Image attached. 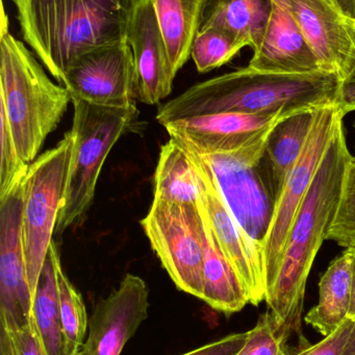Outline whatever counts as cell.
Here are the masks:
<instances>
[{"label": "cell", "mask_w": 355, "mask_h": 355, "mask_svg": "<svg viewBox=\"0 0 355 355\" xmlns=\"http://www.w3.org/2000/svg\"><path fill=\"white\" fill-rule=\"evenodd\" d=\"M126 42L135 60L137 98L156 105L170 95L175 76L151 0H133Z\"/></svg>", "instance_id": "cell-15"}, {"label": "cell", "mask_w": 355, "mask_h": 355, "mask_svg": "<svg viewBox=\"0 0 355 355\" xmlns=\"http://www.w3.org/2000/svg\"><path fill=\"white\" fill-rule=\"evenodd\" d=\"M344 116L345 114L336 103L329 104L318 110L302 156L288 175L263 246L267 295L274 287L279 277L286 242L296 213L314 180L338 126L343 122Z\"/></svg>", "instance_id": "cell-9"}, {"label": "cell", "mask_w": 355, "mask_h": 355, "mask_svg": "<svg viewBox=\"0 0 355 355\" xmlns=\"http://www.w3.org/2000/svg\"><path fill=\"white\" fill-rule=\"evenodd\" d=\"M352 252V306H350L349 316L348 318L355 321V246L349 248Z\"/></svg>", "instance_id": "cell-35"}, {"label": "cell", "mask_w": 355, "mask_h": 355, "mask_svg": "<svg viewBox=\"0 0 355 355\" xmlns=\"http://www.w3.org/2000/svg\"><path fill=\"white\" fill-rule=\"evenodd\" d=\"M273 8L274 0H206L200 27H224L254 52L262 44Z\"/></svg>", "instance_id": "cell-21"}, {"label": "cell", "mask_w": 355, "mask_h": 355, "mask_svg": "<svg viewBox=\"0 0 355 355\" xmlns=\"http://www.w3.org/2000/svg\"><path fill=\"white\" fill-rule=\"evenodd\" d=\"M354 127H355V124H354Z\"/></svg>", "instance_id": "cell-38"}, {"label": "cell", "mask_w": 355, "mask_h": 355, "mask_svg": "<svg viewBox=\"0 0 355 355\" xmlns=\"http://www.w3.org/2000/svg\"><path fill=\"white\" fill-rule=\"evenodd\" d=\"M248 336L249 331L233 334L183 355H237L245 345Z\"/></svg>", "instance_id": "cell-31"}, {"label": "cell", "mask_w": 355, "mask_h": 355, "mask_svg": "<svg viewBox=\"0 0 355 355\" xmlns=\"http://www.w3.org/2000/svg\"><path fill=\"white\" fill-rule=\"evenodd\" d=\"M318 110H304L283 118L277 123L269 135L258 166L276 202L288 175L306 147Z\"/></svg>", "instance_id": "cell-18"}, {"label": "cell", "mask_w": 355, "mask_h": 355, "mask_svg": "<svg viewBox=\"0 0 355 355\" xmlns=\"http://www.w3.org/2000/svg\"><path fill=\"white\" fill-rule=\"evenodd\" d=\"M355 42V24L354 26ZM339 110L344 114L355 112V58L347 72L340 78L339 91L336 100Z\"/></svg>", "instance_id": "cell-33"}, {"label": "cell", "mask_w": 355, "mask_h": 355, "mask_svg": "<svg viewBox=\"0 0 355 355\" xmlns=\"http://www.w3.org/2000/svg\"><path fill=\"white\" fill-rule=\"evenodd\" d=\"M23 41L63 83L75 58L126 41L133 0H12Z\"/></svg>", "instance_id": "cell-3"}, {"label": "cell", "mask_w": 355, "mask_h": 355, "mask_svg": "<svg viewBox=\"0 0 355 355\" xmlns=\"http://www.w3.org/2000/svg\"><path fill=\"white\" fill-rule=\"evenodd\" d=\"M24 178L0 198V333L8 335L26 327L33 310L22 238Z\"/></svg>", "instance_id": "cell-12"}, {"label": "cell", "mask_w": 355, "mask_h": 355, "mask_svg": "<svg viewBox=\"0 0 355 355\" xmlns=\"http://www.w3.org/2000/svg\"><path fill=\"white\" fill-rule=\"evenodd\" d=\"M340 76L336 73L290 75L240 69L190 87L158 110L165 124L219 112L279 114L289 116L336 103Z\"/></svg>", "instance_id": "cell-2"}, {"label": "cell", "mask_w": 355, "mask_h": 355, "mask_svg": "<svg viewBox=\"0 0 355 355\" xmlns=\"http://www.w3.org/2000/svg\"><path fill=\"white\" fill-rule=\"evenodd\" d=\"M154 200L197 206V173L185 148L170 139L160 147L154 178Z\"/></svg>", "instance_id": "cell-24"}, {"label": "cell", "mask_w": 355, "mask_h": 355, "mask_svg": "<svg viewBox=\"0 0 355 355\" xmlns=\"http://www.w3.org/2000/svg\"><path fill=\"white\" fill-rule=\"evenodd\" d=\"M63 85L71 98L94 105H135L137 79L131 46L124 41L81 54L67 69Z\"/></svg>", "instance_id": "cell-11"}, {"label": "cell", "mask_w": 355, "mask_h": 355, "mask_svg": "<svg viewBox=\"0 0 355 355\" xmlns=\"http://www.w3.org/2000/svg\"><path fill=\"white\" fill-rule=\"evenodd\" d=\"M183 148L197 173L199 184L197 207L200 215L212 230L221 250L237 272L248 302L258 306L263 300H266L267 295L262 248L244 232L229 210L204 157Z\"/></svg>", "instance_id": "cell-10"}, {"label": "cell", "mask_w": 355, "mask_h": 355, "mask_svg": "<svg viewBox=\"0 0 355 355\" xmlns=\"http://www.w3.org/2000/svg\"><path fill=\"white\" fill-rule=\"evenodd\" d=\"M58 245L52 241L33 295L31 320L46 355H67L58 308L56 261Z\"/></svg>", "instance_id": "cell-22"}, {"label": "cell", "mask_w": 355, "mask_h": 355, "mask_svg": "<svg viewBox=\"0 0 355 355\" xmlns=\"http://www.w3.org/2000/svg\"><path fill=\"white\" fill-rule=\"evenodd\" d=\"M0 60V107L19 155L31 164L48 135L58 128L72 98L66 87L52 83L37 58L8 31L4 12Z\"/></svg>", "instance_id": "cell-4"}, {"label": "cell", "mask_w": 355, "mask_h": 355, "mask_svg": "<svg viewBox=\"0 0 355 355\" xmlns=\"http://www.w3.org/2000/svg\"><path fill=\"white\" fill-rule=\"evenodd\" d=\"M348 173H349V174L355 179V156L352 157V162H350L349 168H348Z\"/></svg>", "instance_id": "cell-37"}, {"label": "cell", "mask_w": 355, "mask_h": 355, "mask_svg": "<svg viewBox=\"0 0 355 355\" xmlns=\"http://www.w3.org/2000/svg\"><path fill=\"white\" fill-rule=\"evenodd\" d=\"M293 17L318 56L323 70L340 78L355 58L354 23L333 0H275Z\"/></svg>", "instance_id": "cell-16"}, {"label": "cell", "mask_w": 355, "mask_h": 355, "mask_svg": "<svg viewBox=\"0 0 355 355\" xmlns=\"http://www.w3.org/2000/svg\"><path fill=\"white\" fill-rule=\"evenodd\" d=\"M327 240L345 248L355 246V179L347 172L341 204Z\"/></svg>", "instance_id": "cell-28"}, {"label": "cell", "mask_w": 355, "mask_h": 355, "mask_svg": "<svg viewBox=\"0 0 355 355\" xmlns=\"http://www.w3.org/2000/svg\"><path fill=\"white\" fill-rule=\"evenodd\" d=\"M342 355H355V324Z\"/></svg>", "instance_id": "cell-36"}, {"label": "cell", "mask_w": 355, "mask_h": 355, "mask_svg": "<svg viewBox=\"0 0 355 355\" xmlns=\"http://www.w3.org/2000/svg\"><path fill=\"white\" fill-rule=\"evenodd\" d=\"M58 275V308L67 355H79L85 344V334L89 329L87 310L83 296L69 281L60 264L56 261Z\"/></svg>", "instance_id": "cell-25"}, {"label": "cell", "mask_w": 355, "mask_h": 355, "mask_svg": "<svg viewBox=\"0 0 355 355\" xmlns=\"http://www.w3.org/2000/svg\"><path fill=\"white\" fill-rule=\"evenodd\" d=\"M245 44L233 31L218 26H201L192 45L191 58L199 73H208L231 62Z\"/></svg>", "instance_id": "cell-26"}, {"label": "cell", "mask_w": 355, "mask_h": 355, "mask_svg": "<svg viewBox=\"0 0 355 355\" xmlns=\"http://www.w3.org/2000/svg\"><path fill=\"white\" fill-rule=\"evenodd\" d=\"M354 324L355 321L348 318L339 329H336L331 335L327 336L324 340L316 345L304 348L294 354L287 352L285 355H342Z\"/></svg>", "instance_id": "cell-30"}, {"label": "cell", "mask_w": 355, "mask_h": 355, "mask_svg": "<svg viewBox=\"0 0 355 355\" xmlns=\"http://www.w3.org/2000/svg\"><path fill=\"white\" fill-rule=\"evenodd\" d=\"M166 42L173 75L191 58L206 0H151Z\"/></svg>", "instance_id": "cell-23"}, {"label": "cell", "mask_w": 355, "mask_h": 355, "mask_svg": "<svg viewBox=\"0 0 355 355\" xmlns=\"http://www.w3.org/2000/svg\"><path fill=\"white\" fill-rule=\"evenodd\" d=\"M202 223L204 293L201 300L219 312L225 314L239 312L249 304L245 290L212 230L204 219Z\"/></svg>", "instance_id": "cell-20"}, {"label": "cell", "mask_w": 355, "mask_h": 355, "mask_svg": "<svg viewBox=\"0 0 355 355\" xmlns=\"http://www.w3.org/2000/svg\"><path fill=\"white\" fill-rule=\"evenodd\" d=\"M141 225L175 286L201 300L204 223L198 207L154 200Z\"/></svg>", "instance_id": "cell-7"}, {"label": "cell", "mask_w": 355, "mask_h": 355, "mask_svg": "<svg viewBox=\"0 0 355 355\" xmlns=\"http://www.w3.org/2000/svg\"><path fill=\"white\" fill-rule=\"evenodd\" d=\"M248 67L261 72L302 75L325 72L318 56L289 12L274 0L262 44Z\"/></svg>", "instance_id": "cell-17"}, {"label": "cell", "mask_w": 355, "mask_h": 355, "mask_svg": "<svg viewBox=\"0 0 355 355\" xmlns=\"http://www.w3.org/2000/svg\"><path fill=\"white\" fill-rule=\"evenodd\" d=\"M283 118L279 114L219 112L181 119L164 127L171 139L200 155L227 156L256 164L269 135Z\"/></svg>", "instance_id": "cell-8"}, {"label": "cell", "mask_w": 355, "mask_h": 355, "mask_svg": "<svg viewBox=\"0 0 355 355\" xmlns=\"http://www.w3.org/2000/svg\"><path fill=\"white\" fill-rule=\"evenodd\" d=\"M352 157L341 122L296 213L279 277L266 297L275 329L286 343L295 334L302 346L308 345L302 331L306 282L337 216Z\"/></svg>", "instance_id": "cell-1"}, {"label": "cell", "mask_w": 355, "mask_h": 355, "mask_svg": "<svg viewBox=\"0 0 355 355\" xmlns=\"http://www.w3.org/2000/svg\"><path fill=\"white\" fill-rule=\"evenodd\" d=\"M149 289L144 279L127 273L118 289L100 300L89 320V334L79 355H120L147 319Z\"/></svg>", "instance_id": "cell-14"}, {"label": "cell", "mask_w": 355, "mask_h": 355, "mask_svg": "<svg viewBox=\"0 0 355 355\" xmlns=\"http://www.w3.org/2000/svg\"><path fill=\"white\" fill-rule=\"evenodd\" d=\"M0 198L6 196L26 175L29 164L23 162L3 110L0 107Z\"/></svg>", "instance_id": "cell-27"}, {"label": "cell", "mask_w": 355, "mask_h": 355, "mask_svg": "<svg viewBox=\"0 0 355 355\" xmlns=\"http://www.w3.org/2000/svg\"><path fill=\"white\" fill-rule=\"evenodd\" d=\"M352 296V252L336 259L319 283V302L306 316V322L321 335L333 334L348 319Z\"/></svg>", "instance_id": "cell-19"}, {"label": "cell", "mask_w": 355, "mask_h": 355, "mask_svg": "<svg viewBox=\"0 0 355 355\" xmlns=\"http://www.w3.org/2000/svg\"><path fill=\"white\" fill-rule=\"evenodd\" d=\"M73 137L38 156L28 166L23 183L22 238L27 277L35 295L52 235L56 233L72 151Z\"/></svg>", "instance_id": "cell-6"}, {"label": "cell", "mask_w": 355, "mask_h": 355, "mask_svg": "<svg viewBox=\"0 0 355 355\" xmlns=\"http://www.w3.org/2000/svg\"><path fill=\"white\" fill-rule=\"evenodd\" d=\"M8 336H10L12 339L14 355H46L33 329L31 320L26 327Z\"/></svg>", "instance_id": "cell-32"}, {"label": "cell", "mask_w": 355, "mask_h": 355, "mask_svg": "<svg viewBox=\"0 0 355 355\" xmlns=\"http://www.w3.org/2000/svg\"><path fill=\"white\" fill-rule=\"evenodd\" d=\"M201 156L210 166L229 210L263 250L276 200L260 166L227 156Z\"/></svg>", "instance_id": "cell-13"}, {"label": "cell", "mask_w": 355, "mask_h": 355, "mask_svg": "<svg viewBox=\"0 0 355 355\" xmlns=\"http://www.w3.org/2000/svg\"><path fill=\"white\" fill-rule=\"evenodd\" d=\"M286 344L275 329L270 313H266L249 331L245 345L237 355H285Z\"/></svg>", "instance_id": "cell-29"}, {"label": "cell", "mask_w": 355, "mask_h": 355, "mask_svg": "<svg viewBox=\"0 0 355 355\" xmlns=\"http://www.w3.org/2000/svg\"><path fill=\"white\" fill-rule=\"evenodd\" d=\"M339 10L355 24V0H333Z\"/></svg>", "instance_id": "cell-34"}, {"label": "cell", "mask_w": 355, "mask_h": 355, "mask_svg": "<svg viewBox=\"0 0 355 355\" xmlns=\"http://www.w3.org/2000/svg\"><path fill=\"white\" fill-rule=\"evenodd\" d=\"M72 151L56 235L83 223L91 208L102 166L117 141L135 130L137 105L104 107L72 98Z\"/></svg>", "instance_id": "cell-5"}]
</instances>
